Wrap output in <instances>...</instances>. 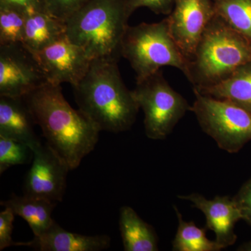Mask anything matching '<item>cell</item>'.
Returning <instances> with one entry per match:
<instances>
[{"mask_svg":"<svg viewBox=\"0 0 251 251\" xmlns=\"http://www.w3.org/2000/svg\"><path fill=\"white\" fill-rule=\"evenodd\" d=\"M119 224L125 251H158L154 228L143 221L133 208L122 206Z\"/></svg>","mask_w":251,"mask_h":251,"instance_id":"obj_17","label":"cell"},{"mask_svg":"<svg viewBox=\"0 0 251 251\" xmlns=\"http://www.w3.org/2000/svg\"><path fill=\"white\" fill-rule=\"evenodd\" d=\"M128 17L135 10L147 7L156 14L170 15L175 6V0H125Z\"/></svg>","mask_w":251,"mask_h":251,"instance_id":"obj_23","label":"cell"},{"mask_svg":"<svg viewBox=\"0 0 251 251\" xmlns=\"http://www.w3.org/2000/svg\"><path fill=\"white\" fill-rule=\"evenodd\" d=\"M120 52L134 70L136 82L163 67H175L185 75L187 74L189 61L172 36L167 18L159 23L128 25Z\"/></svg>","mask_w":251,"mask_h":251,"instance_id":"obj_5","label":"cell"},{"mask_svg":"<svg viewBox=\"0 0 251 251\" xmlns=\"http://www.w3.org/2000/svg\"><path fill=\"white\" fill-rule=\"evenodd\" d=\"M233 198L241 211L242 220L251 226V177L244 183ZM247 249L251 250V243Z\"/></svg>","mask_w":251,"mask_h":251,"instance_id":"obj_26","label":"cell"},{"mask_svg":"<svg viewBox=\"0 0 251 251\" xmlns=\"http://www.w3.org/2000/svg\"><path fill=\"white\" fill-rule=\"evenodd\" d=\"M110 237L105 234L87 236L69 232L54 221L44 234L27 242L14 246L27 247L39 251H100L110 247Z\"/></svg>","mask_w":251,"mask_h":251,"instance_id":"obj_13","label":"cell"},{"mask_svg":"<svg viewBox=\"0 0 251 251\" xmlns=\"http://www.w3.org/2000/svg\"><path fill=\"white\" fill-rule=\"evenodd\" d=\"M178 198L189 201L194 207L202 211L206 218V229L214 232L216 242L223 249L233 245L237 238L234 226L239 220H242L234 198L216 196L214 199L208 200L198 193Z\"/></svg>","mask_w":251,"mask_h":251,"instance_id":"obj_12","label":"cell"},{"mask_svg":"<svg viewBox=\"0 0 251 251\" xmlns=\"http://www.w3.org/2000/svg\"><path fill=\"white\" fill-rule=\"evenodd\" d=\"M133 93L145 114V133L150 139H166L191 111L187 100L169 85L161 70L137 81Z\"/></svg>","mask_w":251,"mask_h":251,"instance_id":"obj_6","label":"cell"},{"mask_svg":"<svg viewBox=\"0 0 251 251\" xmlns=\"http://www.w3.org/2000/svg\"><path fill=\"white\" fill-rule=\"evenodd\" d=\"M33 156V150L27 144L0 135V174L11 166L29 163Z\"/></svg>","mask_w":251,"mask_h":251,"instance_id":"obj_22","label":"cell"},{"mask_svg":"<svg viewBox=\"0 0 251 251\" xmlns=\"http://www.w3.org/2000/svg\"><path fill=\"white\" fill-rule=\"evenodd\" d=\"M56 204L49 200L14 194L1 202V206L9 208L15 215L21 216L27 223L34 237L44 234L54 224L52 214Z\"/></svg>","mask_w":251,"mask_h":251,"instance_id":"obj_16","label":"cell"},{"mask_svg":"<svg viewBox=\"0 0 251 251\" xmlns=\"http://www.w3.org/2000/svg\"><path fill=\"white\" fill-rule=\"evenodd\" d=\"M118 57L92 59L85 77L74 87L79 110L100 131L120 133L131 128L140 107L119 71Z\"/></svg>","mask_w":251,"mask_h":251,"instance_id":"obj_2","label":"cell"},{"mask_svg":"<svg viewBox=\"0 0 251 251\" xmlns=\"http://www.w3.org/2000/svg\"><path fill=\"white\" fill-rule=\"evenodd\" d=\"M0 4L11 5L23 10L26 14L48 12L46 0H0Z\"/></svg>","mask_w":251,"mask_h":251,"instance_id":"obj_27","label":"cell"},{"mask_svg":"<svg viewBox=\"0 0 251 251\" xmlns=\"http://www.w3.org/2000/svg\"><path fill=\"white\" fill-rule=\"evenodd\" d=\"M193 92L196 99L191 111L220 149L235 153L251 141V112L227 100Z\"/></svg>","mask_w":251,"mask_h":251,"instance_id":"obj_7","label":"cell"},{"mask_svg":"<svg viewBox=\"0 0 251 251\" xmlns=\"http://www.w3.org/2000/svg\"><path fill=\"white\" fill-rule=\"evenodd\" d=\"M32 164L25 179L24 196L62 202L67 188V163L46 143L33 150Z\"/></svg>","mask_w":251,"mask_h":251,"instance_id":"obj_9","label":"cell"},{"mask_svg":"<svg viewBox=\"0 0 251 251\" xmlns=\"http://www.w3.org/2000/svg\"><path fill=\"white\" fill-rule=\"evenodd\" d=\"M251 62V41L215 15L203 33L186 75L195 90L215 85Z\"/></svg>","mask_w":251,"mask_h":251,"instance_id":"obj_3","label":"cell"},{"mask_svg":"<svg viewBox=\"0 0 251 251\" xmlns=\"http://www.w3.org/2000/svg\"><path fill=\"white\" fill-rule=\"evenodd\" d=\"M216 14L251 41V0H214Z\"/></svg>","mask_w":251,"mask_h":251,"instance_id":"obj_20","label":"cell"},{"mask_svg":"<svg viewBox=\"0 0 251 251\" xmlns=\"http://www.w3.org/2000/svg\"><path fill=\"white\" fill-rule=\"evenodd\" d=\"M177 216V230L173 242L175 251H219L223 250L216 240L211 241L206 235V227L200 228L194 222H186L177 207L174 206Z\"/></svg>","mask_w":251,"mask_h":251,"instance_id":"obj_19","label":"cell"},{"mask_svg":"<svg viewBox=\"0 0 251 251\" xmlns=\"http://www.w3.org/2000/svg\"><path fill=\"white\" fill-rule=\"evenodd\" d=\"M26 16L23 10L0 4V46L23 44Z\"/></svg>","mask_w":251,"mask_h":251,"instance_id":"obj_21","label":"cell"},{"mask_svg":"<svg viewBox=\"0 0 251 251\" xmlns=\"http://www.w3.org/2000/svg\"><path fill=\"white\" fill-rule=\"evenodd\" d=\"M15 216L9 208H4V210L0 212V251L14 246L12 233Z\"/></svg>","mask_w":251,"mask_h":251,"instance_id":"obj_25","label":"cell"},{"mask_svg":"<svg viewBox=\"0 0 251 251\" xmlns=\"http://www.w3.org/2000/svg\"><path fill=\"white\" fill-rule=\"evenodd\" d=\"M66 23L47 12L28 13L23 44L34 54L66 37Z\"/></svg>","mask_w":251,"mask_h":251,"instance_id":"obj_15","label":"cell"},{"mask_svg":"<svg viewBox=\"0 0 251 251\" xmlns=\"http://www.w3.org/2000/svg\"><path fill=\"white\" fill-rule=\"evenodd\" d=\"M195 90L204 95L227 100L251 113V62L238 68L227 78L215 85Z\"/></svg>","mask_w":251,"mask_h":251,"instance_id":"obj_18","label":"cell"},{"mask_svg":"<svg viewBox=\"0 0 251 251\" xmlns=\"http://www.w3.org/2000/svg\"><path fill=\"white\" fill-rule=\"evenodd\" d=\"M128 18L125 0H89L66 21V36L91 59L119 58Z\"/></svg>","mask_w":251,"mask_h":251,"instance_id":"obj_4","label":"cell"},{"mask_svg":"<svg viewBox=\"0 0 251 251\" xmlns=\"http://www.w3.org/2000/svg\"><path fill=\"white\" fill-rule=\"evenodd\" d=\"M36 125L23 98L0 96V135L27 144L32 150L41 143Z\"/></svg>","mask_w":251,"mask_h":251,"instance_id":"obj_14","label":"cell"},{"mask_svg":"<svg viewBox=\"0 0 251 251\" xmlns=\"http://www.w3.org/2000/svg\"><path fill=\"white\" fill-rule=\"evenodd\" d=\"M48 82L37 56L23 44L0 46V96L23 98Z\"/></svg>","mask_w":251,"mask_h":251,"instance_id":"obj_8","label":"cell"},{"mask_svg":"<svg viewBox=\"0 0 251 251\" xmlns=\"http://www.w3.org/2000/svg\"><path fill=\"white\" fill-rule=\"evenodd\" d=\"M46 143L67 163L71 171L95 148L100 130L75 110L63 96L60 85L46 83L23 97Z\"/></svg>","mask_w":251,"mask_h":251,"instance_id":"obj_1","label":"cell"},{"mask_svg":"<svg viewBox=\"0 0 251 251\" xmlns=\"http://www.w3.org/2000/svg\"><path fill=\"white\" fill-rule=\"evenodd\" d=\"M89 0H46L48 12L62 21H67Z\"/></svg>","mask_w":251,"mask_h":251,"instance_id":"obj_24","label":"cell"},{"mask_svg":"<svg viewBox=\"0 0 251 251\" xmlns=\"http://www.w3.org/2000/svg\"><path fill=\"white\" fill-rule=\"evenodd\" d=\"M36 54L49 83L67 82L73 87L85 77L92 60L67 36Z\"/></svg>","mask_w":251,"mask_h":251,"instance_id":"obj_11","label":"cell"},{"mask_svg":"<svg viewBox=\"0 0 251 251\" xmlns=\"http://www.w3.org/2000/svg\"><path fill=\"white\" fill-rule=\"evenodd\" d=\"M215 15L214 0H175L166 18L172 36L188 61Z\"/></svg>","mask_w":251,"mask_h":251,"instance_id":"obj_10","label":"cell"}]
</instances>
